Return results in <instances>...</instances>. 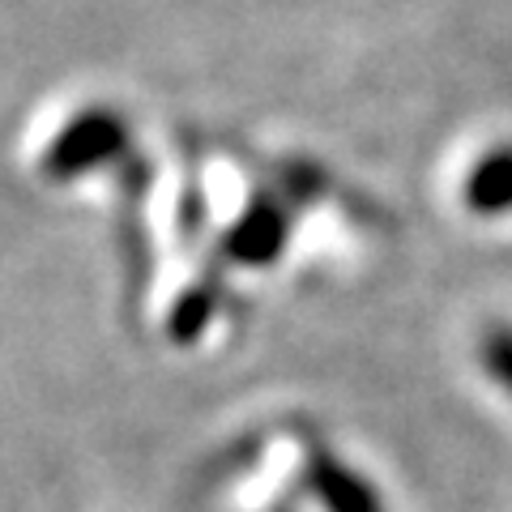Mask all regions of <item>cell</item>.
<instances>
[{
	"label": "cell",
	"mask_w": 512,
	"mask_h": 512,
	"mask_svg": "<svg viewBox=\"0 0 512 512\" xmlns=\"http://www.w3.org/2000/svg\"><path fill=\"white\" fill-rule=\"evenodd\" d=\"M483 355H487L491 376L512 389V333H504V329H500V333H491L487 346H483Z\"/></svg>",
	"instance_id": "obj_6"
},
{
	"label": "cell",
	"mask_w": 512,
	"mask_h": 512,
	"mask_svg": "<svg viewBox=\"0 0 512 512\" xmlns=\"http://www.w3.org/2000/svg\"><path fill=\"white\" fill-rule=\"evenodd\" d=\"M286 235H291V214L282 210V201L261 197V201H252V210L227 231L222 256L235 265H269L282 256Z\"/></svg>",
	"instance_id": "obj_2"
},
{
	"label": "cell",
	"mask_w": 512,
	"mask_h": 512,
	"mask_svg": "<svg viewBox=\"0 0 512 512\" xmlns=\"http://www.w3.org/2000/svg\"><path fill=\"white\" fill-rule=\"evenodd\" d=\"M214 312H218V286H205V282H201V286H192V291L180 299V308L171 312V325H167V329H171L180 342H192V338H197V333L214 320Z\"/></svg>",
	"instance_id": "obj_5"
},
{
	"label": "cell",
	"mask_w": 512,
	"mask_h": 512,
	"mask_svg": "<svg viewBox=\"0 0 512 512\" xmlns=\"http://www.w3.org/2000/svg\"><path fill=\"white\" fill-rule=\"evenodd\" d=\"M466 201L470 210H512V150L504 154H491L483 167H474L470 184H466Z\"/></svg>",
	"instance_id": "obj_4"
},
{
	"label": "cell",
	"mask_w": 512,
	"mask_h": 512,
	"mask_svg": "<svg viewBox=\"0 0 512 512\" xmlns=\"http://www.w3.org/2000/svg\"><path fill=\"white\" fill-rule=\"evenodd\" d=\"M124 150H128V120L111 107H90L56 133V141L43 154V171L47 180H77V175L94 167H107Z\"/></svg>",
	"instance_id": "obj_1"
},
{
	"label": "cell",
	"mask_w": 512,
	"mask_h": 512,
	"mask_svg": "<svg viewBox=\"0 0 512 512\" xmlns=\"http://www.w3.org/2000/svg\"><path fill=\"white\" fill-rule=\"evenodd\" d=\"M308 491L325 512H384L380 491L359 470L329 453H312L308 461Z\"/></svg>",
	"instance_id": "obj_3"
}]
</instances>
